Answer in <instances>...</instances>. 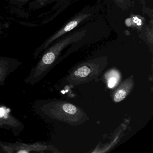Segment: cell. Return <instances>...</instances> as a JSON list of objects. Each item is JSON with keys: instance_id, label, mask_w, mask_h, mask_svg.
Here are the masks:
<instances>
[{"instance_id": "6da1fadb", "label": "cell", "mask_w": 153, "mask_h": 153, "mask_svg": "<svg viewBox=\"0 0 153 153\" xmlns=\"http://www.w3.org/2000/svg\"><path fill=\"white\" fill-rule=\"evenodd\" d=\"M108 57L102 56L83 62L74 68L67 78L70 85H78L98 77L107 65Z\"/></svg>"}, {"instance_id": "7a4b0ae2", "label": "cell", "mask_w": 153, "mask_h": 153, "mask_svg": "<svg viewBox=\"0 0 153 153\" xmlns=\"http://www.w3.org/2000/svg\"><path fill=\"white\" fill-rule=\"evenodd\" d=\"M86 33V30L83 29L71 34L57 41L46 51L42 58L41 63L43 65L52 64L61 52L70 45L81 40Z\"/></svg>"}, {"instance_id": "3957f363", "label": "cell", "mask_w": 153, "mask_h": 153, "mask_svg": "<svg viewBox=\"0 0 153 153\" xmlns=\"http://www.w3.org/2000/svg\"><path fill=\"white\" fill-rule=\"evenodd\" d=\"M90 14L80 13L76 16L60 30L49 37L39 48H37L36 51V55H38L39 53L48 48L53 42L56 41L59 37L76 28L81 22L90 16Z\"/></svg>"}, {"instance_id": "277c9868", "label": "cell", "mask_w": 153, "mask_h": 153, "mask_svg": "<svg viewBox=\"0 0 153 153\" xmlns=\"http://www.w3.org/2000/svg\"><path fill=\"white\" fill-rule=\"evenodd\" d=\"M134 86V79L131 76L122 82L114 91L113 101L117 103L121 102L131 92Z\"/></svg>"}, {"instance_id": "5b68a950", "label": "cell", "mask_w": 153, "mask_h": 153, "mask_svg": "<svg viewBox=\"0 0 153 153\" xmlns=\"http://www.w3.org/2000/svg\"><path fill=\"white\" fill-rule=\"evenodd\" d=\"M105 77L108 87L112 88L119 83L120 79V74L119 71L113 69L107 71L105 74Z\"/></svg>"}, {"instance_id": "8992f818", "label": "cell", "mask_w": 153, "mask_h": 153, "mask_svg": "<svg viewBox=\"0 0 153 153\" xmlns=\"http://www.w3.org/2000/svg\"><path fill=\"white\" fill-rule=\"evenodd\" d=\"M8 1L11 4L18 5V6H23L31 1H34L35 2L40 3V4H45V3H48L52 1H54V0H8Z\"/></svg>"}, {"instance_id": "52a82bcc", "label": "cell", "mask_w": 153, "mask_h": 153, "mask_svg": "<svg viewBox=\"0 0 153 153\" xmlns=\"http://www.w3.org/2000/svg\"><path fill=\"white\" fill-rule=\"evenodd\" d=\"M131 19L132 20V25L138 28L141 27V26L143 25V23H144L143 19L138 16H132Z\"/></svg>"}, {"instance_id": "ba28073f", "label": "cell", "mask_w": 153, "mask_h": 153, "mask_svg": "<svg viewBox=\"0 0 153 153\" xmlns=\"http://www.w3.org/2000/svg\"><path fill=\"white\" fill-rule=\"evenodd\" d=\"M125 24H126V25L128 27H131L132 25V20H131V18L128 19H126L125 21Z\"/></svg>"}, {"instance_id": "9c48e42d", "label": "cell", "mask_w": 153, "mask_h": 153, "mask_svg": "<svg viewBox=\"0 0 153 153\" xmlns=\"http://www.w3.org/2000/svg\"><path fill=\"white\" fill-rule=\"evenodd\" d=\"M115 2H116L118 5H121V4H123L124 3V0H114Z\"/></svg>"}, {"instance_id": "30bf717a", "label": "cell", "mask_w": 153, "mask_h": 153, "mask_svg": "<svg viewBox=\"0 0 153 153\" xmlns=\"http://www.w3.org/2000/svg\"><path fill=\"white\" fill-rule=\"evenodd\" d=\"M5 114V111L3 108H0V117H2Z\"/></svg>"}, {"instance_id": "8fae6325", "label": "cell", "mask_w": 153, "mask_h": 153, "mask_svg": "<svg viewBox=\"0 0 153 153\" xmlns=\"http://www.w3.org/2000/svg\"><path fill=\"white\" fill-rule=\"evenodd\" d=\"M19 152V153H24V152H25V153H27V151H19V152Z\"/></svg>"}, {"instance_id": "7c38bea8", "label": "cell", "mask_w": 153, "mask_h": 153, "mask_svg": "<svg viewBox=\"0 0 153 153\" xmlns=\"http://www.w3.org/2000/svg\"><path fill=\"white\" fill-rule=\"evenodd\" d=\"M0 30H1V29H0Z\"/></svg>"}]
</instances>
